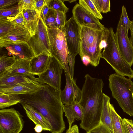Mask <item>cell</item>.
<instances>
[{
    "label": "cell",
    "mask_w": 133,
    "mask_h": 133,
    "mask_svg": "<svg viewBox=\"0 0 133 133\" xmlns=\"http://www.w3.org/2000/svg\"><path fill=\"white\" fill-rule=\"evenodd\" d=\"M124 133H133V121L131 119H123Z\"/></svg>",
    "instance_id": "37"
},
{
    "label": "cell",
    "mask_w": 133,
    "mask_h": 133,
    "mask_svg": "<svg viewBox=\"0 0 133 133\" xmlns=\"http://www.w3.org/2000/svg\"><path fill=\"white\" fill-rule=\"evenodd\" d=\"M63 111L67 117L69 123L70 129L72 127L75 119L81 121L83 116L81 106L78 103L75 101L68 104L63 105Z\"/></svg>",
    "instance_id": "20"
},
{
    "label": "cell",
    "mask_w": 133,
    "mask_h": 133,
    "mask_svg": "<svg viewBox=\"0 0 133 133\" xmlns=\"http://www.w3.org/2000/svg\"><path fill=\"white\" fill-rule=\"evenodd\" d=\"M34 129L35 131L37 133H40L43 130V128L42 126L39 124L36 125L34 128Z\"/></svg>",
    "instance_id": "44"
},
{
    "label": "cell",
    "mask_w": 133,
    "mask_h": 133,
    "mask_svg": "<svg viewBox=\"0 0 133 133\" xmlns=\"http://www.w3.org/2000/svg\"><path fill=\"white\" fill-rule=\"evenodd\" d=\"M66 133H79L78 127L76 125H73L66 131Z\"/></svg>",
    "instance_id": "43"
},
{
    "label": "cell",
    "mask_w": 133,
    "mask_h": 133,
    "mask_svg": "<svg viewBox=\"0 0 133 133\" xmlns=\"http://www.w3.org/2000/svg\"><path fill=\"white\" fill-rule=\"evenodd\" d=\"M9 56H14L16 58L31 60L35 55L27 42L13 43L5 46Z\"/></svg>",
    "instance_id": "17"
},
{
    "label": "cell",
    "mask_w": 133,
    "mask_h": 133,
    "mask_svg": "<svg viewBox=\"0 0 133 133\" xmlns=\"http://www.w3.org/2000/svg\"><path fill=\"white\" fill-rule=\"evenodd\" d=\"M64 73L66 84L64 89L61 92L62 102L63 104H69L75 101L78 102L81 97V90L77 85L75 79L66 72L64 71Z\"/></svg>",
    "instance_id": "13"
},
{
    "label": "cell",
    "mask_w": 133,
    "mask_h": 133,
    "mask_svg": "<svg viewBox=\"0 0 133 133\" xmlns=\"http://www.w3.org/2000/svg\"><path fill=\"white\" fill-rule=\"evenodd\" d=\"M115 34L117 47L121 56L131 66L133 64V46L123 25L121 16Z\"/></svg>",
    "instance_id": "10"
},
{
    "label": "cell",
    "mask_w": 133,
    "mask_h": 133,
    "mask_svg": "<svg viewBox=\"0 0 133 133\" xmlns=\"http://www.w3.org/2000/svg\"><path fill=\"white\" fill-rule=\"evenodd\" d=\"M23 116L13 108L0 110V133H19L24 121Z\"/></svg>",
    "instance_id": "7"
},
{
    "label": "cell",
    "mask_w": 133,
    "mask_h": 133,
    "mask_svg": "<svg viewBox=\"0 0 133 133\" xmlns=\"http://www.w3.org/2000/svg\"><path fill=\"white\" fill-rule=\"evenodd\" d=\"M56 17V11L53 9H49L44 21L47 28H57Z\"/></svg>",
    "instance_id": "31"
},
{
    "label": "cell",
    "mask_w": 133,
    "mask_h": 133,
    "mask_svg": "<svg viewBox=\"0 0 133 133\" xmlns=\"http://www.w3.org/2000/svg\"><path fill=\"white\" fill-rule=\"evenodd\" d=\"M131 36L130 40L133 46V20L132 21V23L130 28Z\"/></svg>",
    "instance_id": "45"
},
{
    "label": "cell",
    "mask_w": 133,
    "mask_h": 133,
    "mask_svg": "<svg viewBox=\"0 0 133 133\" xmlns=\"http://www.w3.org/2000/svg\"><path fill=\"white\" fill-rule=\"evenodd\" d=\"M113 133H124L123 119L115 111L113 105L109 103Z\"/></svg>",
    "instance_id": "25"
},
{
    "label": "cell",
    "mask_w": 133,
    "mask_h": 133,
    "mask_svg": "<svg viewBox=\"0 0 133 133\" xmlns=\"http://www.w3.org/2000/svg\"><path fill=\"white\" fill-rule=\"evenodd\" d=\"M47 29L51 55L70 75L68 61L69 53L64 33L57 28Z\"/></svg>",
    "instance_id": "6"
},
{
    "label": "cell",
    "mask_w": 133,
    "mask_h": 133,
    "mask_svg": "<svg viewBox=\"0 0 133 133\" xmlns=\"http://www.w3.org/2000/svg\"><path fill=\"white\" fill-rule=\"evenodd\" d=\"M49 9V8L46 4V2L45 3L41 11L40 16L43 21H44L46 18Z\"/></svg>",
    "instance_id": "42"
},
{
    "label": "cell",
    "mask_w": 133,
    "mask_h": 133,
    "mask_svg": "<svg viewBox=\"0 0 133 133\" xmlns=\"http://www.w3.org/2000/svg\"><path fill=\"white\" fill-rule=\"evenodd\" d=\"M68 63L69 67V70L70 76L71 78L74 79L75 63V57L70 54H69Z\"/></svg>",
    "instance_id": "38"
},
{
    "label": "cell",
    "mask_w": 133,
    "mask_h": 133,
    "mask_svg": "<svg viewBox=\"0 0 133 133\" xmlns=\"http://www.w3.org/2000/svg\"><path fill=\"white\" fill-rule=\"evenodd\" d=\"M78 3L79 4L99 19L102 20L103 18L93 0H79Z\"/></svg>",
    "instance_id": "27"
},
{
    "label": "cell",
    "mask_w": 133,
    "mask_h": 133,
    "mask_svg": "<svg viewBox=\"0 0 133 133\" xmlns=\"http://www.w3.org/2000/svg\"><path fill=\"white\" fill-rule=\"evenodd\" d=\"M84 78L81 97L78 103L83 113L80 127L87 132L98 126L101 122L104 84L101 79L92 77L88 74Z\"/></svg>",
    "instance_id": "2"
},
{
    "label": "cell",
    "mask_w": 133,
    "mask_h": 133,
    "mask_svg": "<svg viewBox=\"0 0 133 133\" xmlns=\"http://www.w3.org/2000/svg\"><path fill=\"white\" fill-rule=\"evenodd\" d=\"M38 82L35 76L12 73L6 71L0 74V87L16 86Z\"/></svg>",
    "instance_id": "14"
},
{
    "label": "cell",
    "mask_w": 133,
    "mask_h": 133,
    "mask_svg": "<svg viewBox=\"0 0 133 133\" xmlns=\"http://www.w3.org/2000/svg\"><path fill=\"white\" fill-rule=\"evenodd\" d=\"M16 58L12 56H7L5 54L1 55L0 57V74L5 71L6 68L12 65L15 62Z\"/></svg>",
    "instance_id": "30"
},
{
    "label": "cell",
    "mask_w": 133,
    "mask_h": 133,
    "mask_svg": "<svg viewBox=\"0 0 133 133\" xmlns=\"http://www.w3.org/2000/svg\"><path fill=\"white\" fill-rule=\"evenodd\" d=\"M61 91L55 90L49 85L43 84L42 89L34 93L19 95V103L29 105L38 111L50 125L52 133H62L65 126L63 117Z\"/></svg>",
    "instance_id": "1"
},
{
    "label": "cell",
    "mask_w": 133,
    "mask_h": 133,
    "mask_svg": "<svg viewBox=\"0 0 133 133\" xmlns=\"http://www.w3.org/2000/svg\"><path fill=\"white\" fill-rule=\"evenodd\" d=\"M36 3V0H20L18 3L19 12L23 10L35 9Z\"/></svg>",
    "instance_id": "33"
},
{
    "label": "cell",
    "mask_w": 133,
    "mask_h": 133,
    "mask_svg": "<svg viewBox=\"0 0 133 133\" xmlns=\"http://www.w3.org/2000/svg\"><path fill=\"white\" fill-rule=\"evenodd\" d=\"M110 100V97L104 94L101 122L106 126L112 133H113L111 112L109 106Z\"/></svg>",
    "instance_id": "23"
},
{
    "label": "cell",
    "mask_w": 133,
    "mask_h": 133,
    "mask_svg": "<svg viewBox=\"0 0 133 133\" xmlns=\"http://www.w3.org/2000/svg\"><path fill=\"white\" fill-rule=\"evenodd\" d=\"M30 60L20 58H16L14 64L6 68L5 71L12 73L34 76L32 75L31 73Z\"/></svg>",
    "instance_id": "22"
},
{
    "label": "cell",
    "mask_w": 133,
    "mask_h": 133,
    "mask_svg": "<svg viewBox=\"0 0 133 133\" xmlns=\"http://www.w3.org/2000/svg\"><path fill=\"white\" fill-rule=\"evenodd\" d=\"M87 133H112L109 129L100 122L97 126L87 132Z\"/></svg>",
    "instance_id": "36"
},
{
    "label": "cell",
    "mask_w": 133,
    "mask_h": 133,
    "mask_svg": "<svg viewBox=\"0 0 133 133\" xmlns=\"http://www.w3.org/2000/svg\"><path fill=\"white\" fill-rule=\"evenodd\" d=\"M19 12L18 4L0 9V19L12 21Z\"/></svg>",
    "instance_id": "26"
},
{
    "label": "cell",
    "mask_w": 133,
    "mask_h": 133,
    "mask_svg": "<svg viewBox=\"0 0 133 133\" xmlns=\"http://www.w3.org/2000/svg\"><path fill=\"white\" fill-rule=\"evenodd\" d=\"M19 25L10 21L0 19V38L10 32Z\"/></svg>",
    "instance_id": "28"
},
{
    "label": "cell",
    "mask_w": 133,
    "mask_h": 133,
    "mask_svg": "<svg viewBox=\"0 0 133 133\" xmlns=\"http://www.w3.org/2000/svg\"><path fill=\"white\" fill-rule=\"evenodd\" d=\"M21 99L19 95L0 94V109H5L20 103Z\"/></svg>",
    "instance_id": "24"
},
{
    "label": "cell",
    "mask_w": 133,
    "mask_h": 133,
    "mask_svg": "<svg viewBox=\"0 0 133 133\" xmlns=\"http://www.w3.org/2000/svg\"><path fill=\"white\" fill-rule=\"evenodd\" d=\"M19 0H0V9L6 8L18 3Z\"/></svg>",
    "instance_id": "40"
},
{
    "label": "cell",
    "mask_w": 133,
    "mask_h": 133,
    "mask_svg": "<svg viewBox=\"0 0 133 133\" xmlns=\"http://www.w3.org/2000/svg\"><path fill=\"white\" fill-rule=\"evenodd\" d=\"M81 30V26L72 17L62 30L65 34L69 54L75 57L79 54Z\"/></svg>",
    "instance_id": "9"
},
{
    "label": "cell",
    "mask_w": 133,
    "mask_h": 133,
    "mask_svg": "<svg viewBox=\"0 0 133 133\" xmlns=\"http://www.w3.org/2000/svg\"><path fill=\"white\" fill-rule=\"evenodd\" d=\"M23 13L26 22L25 27L31 36L35 34L40 15L35 9L23 10Z\"/></svg>",
    "instance_id": "21"
},
{
    "label": "cell",
    "mask_w": 133,
    "mask_h": 133,
    "mask_svg": "<svg viewBox=\"0 0 133 133\" xmlns=\"http://www.w3.org/2000/svg\"><path fill=\"white\" fill-rule=\"evenodd\" d=\"M55 11L56 14V21L57 25V28L62 30L63 29L65 23L67 21L66 13Z\"/></svg>",
    "instance_id": "35"
},
{
    "label": "cell",
    "mask_w": 133,
    "mask_h": 133,
    "mask_svg": "<svg viewBox=\"0 0 133 133\" xmlns=\"http://www.w3.org/2000/svg\"><path fill=\"white\" fill-rule=\"evenodd\" d=\"M98 10L101 13H107L110 11L109 0H93Z\"/></svg>",
    "instance_id": "32"
},
{
    "label": "cell",
    "mask_w": 133,
    "mask_h": 133,
    "mask_svg": "<svg viewBox=\"0 0 133 133\" xmlns=\"http://www.w3.org/2000/svg\"><path fill=\"white\" fill-rule=\"evenodd\" d=\"M62 1L63 2L65 1H68L70 3H71L73 2H74L76 1V0H62Z\"/></svg>",
    "instance_id": "46"
},
{
    "label": "cell",
    "mask_w": 133,
    "mask_h": 133,
    "mask_svg": "<svg viewBox=\"0 0 133 133\" xmlns=\"http://www.w3.org/2000/svg\"><path fill=\"white\" fill-rule=\"evenodd\" d=\"M109 29V33L106 45L102 53L101 58L110 64L116 73L132 79L133 70L123 58L118 50L113 28L111 27Z\"/></svg>",
    "instance_id": "5"
},
{
    "label": "cell",
    "mask_w": 133,
    "mask_h": 133,
    "mask_svg": "<svg viewBox=\"0 0 133 133\" xmlns=\"http://www.w3.org/2000/svg\"><path fill=\"white\" fill-rule=\"evenodd\" d=\"M44 84L37 82L12 86L0 87V94L19 95L32 93L42 89Z\"/></svg>",
    "instance_id": "16"
},
{
    "label": "cell",
    "mask_w": 133,
    "mask_h": 133,
    "mask_svg": "<svg viewBox=\"0 0 133 133\" xmlns=\"http://www.w3.org/2000/svg\"><path fill=\"white\" fill-rule=\"evenodd\" d=\"M72 17L81 27L84 26L99 30L105 28L98 18L77 3L72 10Z\"/></svg>",
    "instance_id": "12"
},
{
    "label": "cell",
    "mask_w": 133,
    "mask_h": 133,
    "mask_svg": "<svg viewBox=\"0 0 133 133\" xmlns=\"http://www.w3.org/2000/svg\"><path fill=\"white\" fill-rule=\"evenodd\" d=\"M46 2L49 9L66 13L69 11V8L66 6L62 0H46Z\"/></svg>",
    "instance_id": "29"
},
{
    "label": "cell",
    "mask_w": 133,
    "mask_h": 133,
    "mask_svg": "<svg viewBox=\"0 0 133 133\" xmlns=\"http://www.w3.org/2000/svg\"><path fill=\"white\" fill-rule=\"evenodd\" d=\"M109 33V29L107 28L101 31L81 26L79 54L81 59L87 58L90 64L97 66L101 58L102 50L106 45Z\"/></svg>",
    "instance_id": "3"
},
{
    "label": "cell",
    "mask_w": 133,
    "mask_h": 133,
    "mask_svg": "<svg viewBox=\"0 0 133 133\" xmlns=\"http://www.w3.org/2000/svg\"><path fill=\"white\" fill-rule=\"evenodd\" d=\"M25 110L28 117L36 125L42 126L44 131H51V126L47 120L38 111L32 107L24 103H20Z\"/></svg>",
    "instance_id": "19"
},
{
    "label": "cell",
    "mask_w": 133,
    "mask_h": 133,
    "mask_svg": "<svg viewBox=\"0 0 133 133\" xmlns=\"http://www.w3.org/2000/svg\"><path fill=\"white\" fill-rule=\"evenodd\" d=\"M28 43L35 56L44 52L51 55L47 27L40 16L35 34L30 37Z\"/></svg>",
    "instance_id": "8"
},
{
    "label": "cell",
    "mask_w": 133,
    "mask_h": 133,
    "mask_svg": "<svg viewBox=\"0 0 133 133\" xmlns=\"http://www.w3.org/2000/svg\"><path fill=\"white\" fill-rule=\"evenodd\" d=\"M63 69L57 60L52 56L47 69L38 76L37 81L49 85L56 90L61 91V78Z\"/></svg>",
    "instance_id": "11"
},
{
    "label": "cell",
    "mask_w": 133,
    "mask_h": 133,
    "mask_svg": "<svg viewBox=\"0 0 133 133\" xmlns=\"http://www.w3.org/2000/svg\"><path fill=\"white\" fill-rule=\"evenodd\" d=\"M46 0H36L35 9L40 16L41 11L46 3Z\"/></svg>",
    "instance_id": "41"
},
{
    "label": "cell",
    "mask_w": 133,
    "mask_h": 133,
    "mask_svg": "<svg viewBox=\"0 0 133 133\" xmlns=\"http://www.w3.org/2000/svg\"><path fill=\"white\" fill-rule=\"evenodd\" d=\"M108 79L112 97L124 112L133 116V82L116 73L110 74Z\"/></svg>",
    "instance_id": "4"
},
{
    "label": "cell",
    "mask_w": 133,
    "mask_h": 133,
    "mask_svg": "<svg viewBox=\"0 0 133 133\" xmlns=\"http://www.w3.org/2000/svg\"><path fill=\"white\" fill-rule=\"evenodd\" d=\"M52 56L44 52L34 56L30 60L31 73L32 75L38 76L47 69Z\"/></svg>",
    "instance_id": "18"
},
{
    "label": "cell",
    "mask_w": 133,
    "mask_h": 133,
    "mask_svg": "<svg viewBox=\"0 0 133 133\" xmlns=\"http://www.w3.org/2000/svg\"><path fill=\"white\" fill-rule=\"evenodd\" d=\"M30 33L23 25H19L10 32L0 38V46L4 47L10 44L28 42Z\"/></svg>",
    "instance_id": "15"
},
{
    "label": "cell",
    "mask_w": 133,
    "mask_h": 133,
    "mask_svg": "<svg viewBox=\"0 0 133 133\" xmlns=\"http://www.w3.org/2000/svg\"><path fill=\"white\" fill-rule=\"evenodd\" d=\"M12 22L16 24L25 26L26 22L23 14V11L19 13Z\"/></svg>",
    "instance_id": "39"
},
{
    "label": "cell",
    "mask_w": 133,
    "mask_h": 133,
    "mask_svg": "<svg viewBox=\"0 0 133 133\" xmlns=\"http://www.w3.org/2000/svg\"><path fill=\"white\" fill-rule=\"evenodd\" d=\"M123 25L125 31L128 35V31L130 29L132 21H131L128 16L126 8L124 5L122 7V13L121 15Z\"/></svg>",
    "instance_id": "34"
}]
</instances>
